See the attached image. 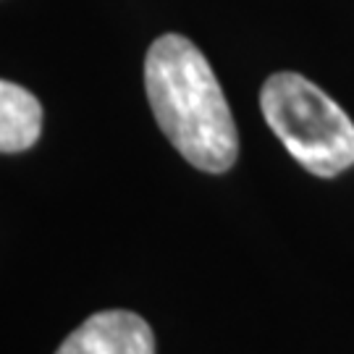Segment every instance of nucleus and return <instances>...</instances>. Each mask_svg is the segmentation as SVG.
I'll return each mask as SVG.
<instances>
[{"label": "nucleus", "instance_id": "1", "mask_svg": "<svg viewBox=\"0 0 354 354\" xmlns=\"http://www.w3.org/2000/svg\"><path fill=\"white\" fill-rule=\"evenodd\" d=\"M145 89L152 115L184 160L205 174H226L239 155V131L223 89L200 48L163 35L145 58Z\"/></svg>", "mask_w": 354, "mask_h": 354}, {"label": "nucleus", "instance_id": "2", "mask_svg": "<svg viewBox=\"0 0 354 354\" xmlns=\"http://www.w3.org/2000/svg\"><path fill=\"white\" fill-rule=\"evenodd\" d=\"M260 108L273 134L310 174L330 178L354 165L352 118L302 74L268 76Z\"/></svg>", "mask_w": 354, "mask_h": 354}, {"label": "nucleus", "instance_id": "3", "mask_svg": "<svg viewBox=\"0 0 354 354\" xmlns=\"http://www.w3.org/2000/svg\"><path fill=\"white\" fill-rule=\"evenodd\" d=\"M55 354H155V333L129 310H105L87 317Z\"/></svg>", "mask_w": 354, "mask_h": 354}, {"label": "nucleus", "instance_id": "4", "mask_svg": "<svg viewBox=\"0 0 354 354\" xmlns=\"http://www.w3.org/2000/svg\"><path fill=\"white\" fill-rule=\"evenodd\" d=\"M42 131V105L13 82L0 79V152H24L35 147Z\"/></svg>", "mask_w": 354, "mask_h": 354}]
</instances>
